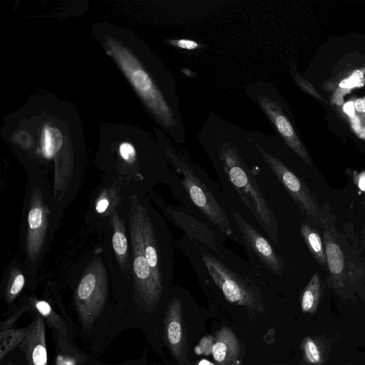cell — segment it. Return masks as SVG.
Here are the masks:
<instances>
[{"instance_id": "ac0fdd59", "label": "cell", "mask_w": 365, "mask_h": 365, "mask_svg": "<svg viewBox=\"0 0 365 365\" xmlns=\"http://www.w3.org/2000/svg\"><path fill=\"white\" fill-rule=\"evenodd\" d=\"M33 304L38 314L46 320L47 324L63 336L67 334V327L63 319L57 314L50 304L43 300H33Z\"/></svg>"}, {"instance_id": "83f0119b", "label": "cell", "mask_w": 365, "mask_h": 365, "mask_svg": "<svg viewBox=\"0 0 365 365\" xmlns=\"http://www.w3.org/2000/svg\"><path fill=\"white\" fill-rule=\"evenodd\" d=\"M169 42L175 46L187 50L195 49L200 46L197 42L189 39L172 40Z\"/></svg>"}, {"instance_id": "4fadbf2b", "label": "cell", "mask_w": 365, "mask_h": 365, "mask_svg": "<svg viewBox=\"0 0 365 365\" xmlns=\"http://www.w3.org/2000/svg\"><path fill=\"white\" fill-rule=\"evenodd\" d=\"M19 346L25 354L27 365H48L44 319L38 315Z\"/></svg>"}, {"instance_id": "7402d4cb", "label": "cell", "mask_w": 365, "mask_h": 365, "mask_svg": "<svg viewBox=\"0 0 365 365\" xmlns=\"http://www.w3.org/2000/svg\"><path fill=\"white\" fill-rule=\"evenodd\" d=\"M114 220L115 223L113 235V247L118 258L123 261L128 250L127 239L120 222L118 219Z\"/></svg>"}, {"instance_id": "277c9868", "label": "cell", "mask_w": 365, "mask_h": 365, "mask_svg": "<svg viewBox=\"0 0 365 365\" xmlns=\"http://www.w3.org/2000/svg\"><path fill=\"white\" fill-rule=\"evenodd\" d=\"M106 45L136 92L156 118L166 126L175 125L170 107L133 54L123 44L110 37L106 40Z\"/></svg>"}, {"instance_id": "d6a6232c", "label": "cell", "mask_w": 365, "mask_h": 365, "mask_svg": "<svg viewBox=\"0 0 365 365\" xmlns=\"http://www.w3.org/2000/svg\"><path fill=\"white\" fill-rule=\"evenodd\" d=\"M197 365H215V364L206 360V359H202L201 361H200L198 362Z\"/></svg>"}, {"instance_id": "484cf974", "label": "cell", "mask_w": 365, "mask_h": 365, "mask_svg": "<svg viewBox=\"0 0 365 365\" xmlns=\"http://www.w3.org/2000/svg\"><path fill=\"white\" fill-rule=\"evenodd\" d=\"M14 140L24 147H29L32 143V138L30 133L26 130H20L14 135Z\"/></svg>"}, {"instance_id": "e575fe53", "label": "cell", "mask_w": 365, "mask_h": 365, "mask_svg": "<svg viewBox=\"0 0 365 365\" xmlns=\"http://www.w3.org/2000/svg\"><path fill=\"white\" fill-rule=\"evenodd\" d=\"M346 365H352V364H346Z\"/></svg>"}, {"instance_id": "7a4b0ae2", "label": "cell", "mask_w": 365, "mask_h": 365, "mask_svg": "<svg viewBox=\"0 0 365 365\" xmlns=\"http://www.w3.org/2000/svg\"><path fill=\"white\" fill-rule=\"evenodd\" d=\"M176 245L187 256L198 277L212 282L227 302L249 312H264L259 288L247 272L237 269L234 262L231 264L232 252L226 247L218 254L187 235L177 240Z\"/></svg>"}, {"instance_id": "30bf717a", "label": "cell", "mask_w": 365, "mask_h": 365, "mask_svg": "<svg viewBox=\"0 0 365 365\" xmlns=\"http://www.w3.org/2000/svg\"><path fill=\"white\" fill-rule=\"evenodd\" d=\"M182 308L181 299L178 297L168 302L164 317L165 339L178 364L192 365L187 358V339Z\"/></svg>"}, {"instance_id": "603a6c76", "label": "cell", "mask_w": 365, "mask_h": 365, "mask_svg": "<svg viewBox=\"0 0 365 365\" xmlns=\"http://www.w3.org/2000/svg\"><path fill=\"white\" fill-rule=\"evenodd\" d=\"M24 285V277L22 274H18L14 278L12 282L9 284L7 292L6 299L11 302L21 291Z\"/></svg>"}, {"instance_id": "ba28073f", "label": "cell", "mask_w": 365, "mask_h": 365, "mask_svg": "<svg viewBox=\"0 0 365 365\" xmlns=\"http://www.w3.org/2000/svg\"><path fill=\"white\" fill-rule=\"evenodd\" d=\"M232 215L237 232V243L243 246L250 259L257 267L262 266L272 274L282 276L283 260L268 239L239 212L232 211Z\"/></svg>"}, {"instance_id": "f1b7e54d", "label": "cell", "mask_w": 365, "mask_h": 365, "mask_svg": "<svg viewBox=\"0 0 365 365\" xmlns=\"http://www.w3.org/2000/svg\"><path fill=\"white\" fill-rule=\"evenodd\" d=\"M25 311V309H22L19 312L13 314L11 316L2 321L1 323V330H4L7 329H10L14 324L18 318L21 316V314Z\"/></svg>"}, {"instance_id": "4316f807", "label": "cell", "mask_w": 365, "mask_h": 365, "mask_svg": "<svg viewBox=\"0 0 365 365\" xmlns=\"http://www.w3.org/2000/svg\"><path fill=\"white\" fill-rule=\"evenodd\" d=\"M79 363L78 358L67 354H59L55 359L56 365H78Z\"/></svg>"}, {"instance_id": "e0dca14e", "label": "cell", "mask_w": 365, "mask_h": 365, "mask_svg": "<svg viewBox=\"0 0 365 365\" xmlns=\"http://www.w3.org/2000/svg\"><path fill=\"white\" fill-rule=\"evenodd\" d=\"M322 297L320 277L315 272L304 289L300 299L301 309L304 313L314 314Z\"/></svg>"}, {"instance_id": "5b68a950", "label": "cell", "mask_w": 365, "mask_h": 365, "mask_svg": "<svg viewBox=\"0 0 365 365\" xmlns=\"http://www.w3.org/2000/svg\"><path fill=\"white\" fill-rule=\"evenodd\" d=\"M140 205L138 197L135 196L129 214V227L133 253L134 284L135 293L142 304L151 310L159 302L163 292L155 284L145 256L140 222Z\"/></svg>"}, {"instance_id": "52a82bcc", "label": "cell", "mask_w": 365, "mask_h": 365, "mask_svg": "<svg viewBox=\"0 0 365 365\" xmlns=\"http://www.w3.org/2000/svg\"><path fill=\"white\" fill-rule=\"evenodd\" d=\"M262 157L278 180L293 199L307 221L314 226L324 227L325 215L302 180L296 175L278 158L259 148Z\"/></svg>"}, {"instance_id": "f546056e", "label": "cell", "mask_w": 365, "mask_h": 365, "mask_svg": "<svg viewBox=\"0 0 365 365\" xmlns=\"http://www.w3.org/2000/svg\"><path fill=\"white\" fill-rule=\"evenodd\" d=\"M109 205V202L106 198H101L98 201V203L96 205V211L98 213H103L104 212L106 209L108 208Z\"/></svg>"}, {"instance_id": "ffe728a7", "label": "cell", "mask_w": 365, "mask_h": 365, "mask_svg": "<svg viewBox=\"0 0 365 365\" xmlns=\"http://www.w3.org/2000/svg\"><path fill=\"white\" fill-rule=\"evenodd\" d=\"M29 326L21 329H7L0 332V359L19 346L28 333Z\"/></svg>"}, {"instance_id": "d6986e66", "label": "cell", "mask_w": 365, "mask_h": 365, "mask_svg": "<svg viewBox=\"0 0 365 365\" xmlns=\"http://www.w3.org/2000/svg\"><path fill=\"white\" fill-rule=\"evenodd\" d=\"M63 142L61 131L56 127L46 125L41 135V149L48 158H52L61 148Z\"/></svg>"}, {"instance_id": "5bb4252c", "label": "cell", "mask_w": 365, "mask_h": 365, "mask_svg": "<svg viewBox=\"0 0 365 365\" xmlns=\"http://www.w3.org/2000/svg\"><path fill=\"white\" fill-rule=\"evenodd\" d=\"M324 241L327 265L330 273L331 285L336 292L339 293L344 286V254L333 231L328 227L324 230Z\"/></svg>"}, {"instance_id": "1f68e13d", "label": "cell", "mask_w": 365, "mask_h": 365, "mask_svg": "<svg viewBox=\"0 0 365 365\" xmlns=\"http://www.w3.org/2000/svg\"><path fill=\"white\" fill-rule=\"evenodd\" d=\"M355 109L359 113H365V97L357 99L354 103Z\"/></svg>"}, {"instance_id": "2e32d148", "label": "cell", "mask_w": 365, "mask_h": 365, "mask_svg": "<svg viewBox=\"0 0 365 365\" xmlns=\"http://www.w3.org/2000/svg\"><path fill=\"white\" fill-rule=\"evenodd\" d=\"M300 234L317 262L322 266L327 265L325 247L317 230L308 221H302Z\"/></svg>"}, {"instance_id": "836d02e7", "label": "cell", "mask_w": 365, "mask_h": 365, "mask_svg": "<svg viewBox=\"0 0 365 365\" xmlns=\"http://www.w3.org/2000/svg\"><path fill=\"white\" fill-rule=\"evenodd\" d=\"M7 365H12V364L10 362V363H9Z\"/></svg>"}, {"instance_id": "8fae6325", "label": "cell", "mask_w": 365, "mask_h": 365, "mask_svg": "<svg viewBox=\"0 0 365 365\" xmlns=\"http://www.w3.org/2000/svg\"><path fill=\"white\" fill-rule=\"evenodd\" d=\"M46 229V212L38 192L33 194L28 215L27 252L35 259L41 251Z\"/></svg>"}, {"instance_id": "d4e9b609", "label": "cell", "mask_w": 365, "mask_h": 365, "mask_svg": "<svg viewBox=\"0 0 365 365\" xmlns=\"http://www.w3.org/2000/svg\"><path fill=\"white\" fill-rule=\"evenodd\" d=\"M119 152L120 156L126 161L131 162L135 159V150L134 147L129 143H123L119 147Z\"/></svg>"}, {"instance_id": "9a60e30c", "label": "cell", "mask_w": 365, "mask_h": 365, "mask_svg": "<svg viewBox=\"0 0 365 365\" xmlns=\"http://www.w3.org/2000/svg\"><path fill=\"white\" fill-rule=\"evenodd\" d=\"M212 354L217 365H232L238 360L240 345L231 329L222 327L217 331Z\"/></svg>"}, {"instance_id": "cb8c5ba5", "label": "cell", "mask_w": 365, "mask_h": 365, "mask_svg": "<svg viewBox=\"0 0 365 365\" xmlns=\"http://www.w3.org/2000/svg\"><path fill=\"white\" fill-rule=\"evenodd\" d=\"M364 83L363 74L359 71H355L353 75L347 79L342 81L340 83V86L342 88H352L355 86H361Z\"/></svg>"}, {"instance_id": "6da1fadb", "label": "cell", "mask_w": 365, "mask_h": 365, "mask_svg": "<svg viewBox=\"0 0 365 365\" xmlns=\"http://www.w3.org/2000/svg\"><path fill=\"white\" fill-rule=\"evenodd\" d=\"M177 173L174 194L180 205L207 222L223 239L238 242L231 207L220 185L201 168L169 151Z\"/></svg>"}, {"instance_id": "7c38bea8", "label": "cell", "mask_w": 365, "mask_h": 365, "mask_svg": "<svg viewBox=\"0 0 365 365\" xmlns=\"http://www.w3.org/2000/svg\"><path fill=\"white\" fill-rule=\"evenodd\" d=\"M258 99L260 105L289 147L307 164L311 165L312 160L304 146L295 133L289 120L281 112L278 106L267 98L260 96Z\"/></svg>"}, {"instance_id": "3957f363", "label": "cell", "mask_w": 365, "mask_h": 365, "mask_svg": "<svg viewBox=\"0 0 365 365\" xmlns=\"http://www.w3.org/2000/svg\"><path fill=\"white\" fill-rule=\"evenodd\" d=\"M221 160L225 173V182L228 181L230 183L269 240L274 244L278 243L277 220L254 175L231 149L222 152Z\"/></svg>"}, {"instance_id": "44dd1931", "label": "cell", "mask_w": 365, "mask_h": 365, "mask_svg": "<svg viewBox=\"0 0 365 365\" xmlns=\"http://www.w3.org/2000/svg\"><path fill=\"white\" fill-rule=\"evenodd\" d=\"M302 349L305 361L312 365H322L324 362V349L320 341L307 336L302 343Z\"/></svg>"}, {"instance_id": "8992f818", "label": "cell", "mask_w": 365, "mask_h": 365, "mask_svg": "<svg viewBox=\"0 0 365 365\" xmlns=\"http://www.w3.org/2000/svg\"><path fill=\"white\" fill-rule=\"evenodd\" d=\"M107 293L106 271L102 263L95 260L86 270L75 294V305L85 329H88L97 319Z\"/></svg>"}, {"instance_id": "4dcf8cb0", "label": "cell", "mask_w": 365, "mask_h": 365, "mask_svg": "<svg viewBox=\"0 0 365 365\" xmlns=\"http://www.w3.org/2000/svg\"><path fill=\"white\" fill-rule=\"evenodd\" d=\"M344 111L350 117L354 116V103L353 102H347L344 105Z\"/></svg>"}, {"instance_id": "9c48e42d", "label": "cell", "mask_w": 365, "mask_h": 365, "mask_svg": "<svg viewBox=\"0 0 365 365\" xmlns=\"http://www.w3.org/2000/svg\"><path fill=\"white\" fill-rule=\"evenodd\" d=\"M162 210L168 219L185 235L205 245L214 252L221 254L223 239L207 222L202 220L187 208L180 205L173 207L161 202Z\"/></svg>"}]
</instances>
